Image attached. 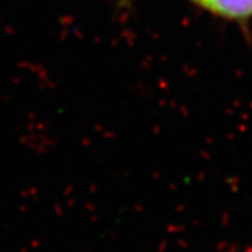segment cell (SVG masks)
<instances>
[{
	"label": "cell",
	"mask_w": 252,
	"mask_h": 252,
	"mask_svg": "<svg viewBox=\"0 0 252 252\" xmlns=\"http://www.w3.org/2000/svg\"><path fill=\"white\" fill-rule=\"evenodd\" d=\"M200 9L230 21H247L252 17V0H189Z\"/></svg>",
	"instance_id": "1"
}]
</instances>
